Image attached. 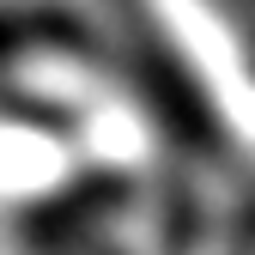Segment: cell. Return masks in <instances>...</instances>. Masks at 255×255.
Segmentation results:
<instances>
[{"label": "cell", "mask_w": 255, "mask_h": 255, "mask_svg": "<svg viewBox=\"0 0 255 255\" xmlns=\"http://www.w3.org/2000/svg\"><path fill=\"white\" fill-rule=\"evenodd\" d=\"M55 176V146L43 134H30V128H18V134H0V188H12V195H30L37 182Z\"/></svg>", "instance_id": "obj_1"}]
</instances>
